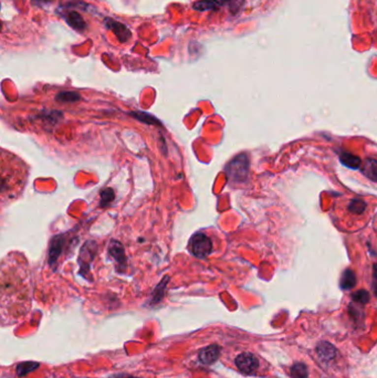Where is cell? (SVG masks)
I'll list each match as a JSON object with an SVG mask.
<instances>
[{
	"instance_id": "11",
	"label": "cell",
	"mask_w": 377,
	"mask_h": 378,
	"mask_svg": "<svg viewBox=\"0 0 377 378\" xmlns=\"http://www.w3.org/2000/svg\"><path fill=\"white\" fill-rule=\"evenodd\" d=\"M57 101L59 102H63V103H68V102H76L79 101L81 96L80 94L76 92H70V91H64V92H60L58 95L56 96Z\"/></svg>"
},
{
	"instance_id": "15",
	"label": "cell",
	"mask_w": 377,
	"mask_h": 378,
	"mask_svg": "<svg viewBox=\"0 0 377 378\" xmlns=\"http://www.w3.org/2000/svg\"><path fill=\"white\" fill-rule=\"evenodd\" d=\"M341 159H342L343 164L351 168H357L358 165H360V158L352 154H347V153H344V154L341 155Z\"/></svg>"
},
{
	"instance_id": "23",
	"label": "cell",
	"mask_w": 377,
	"mask_h": 378,
	"mask_svg": "<svg viewBox=\"0 0 377 378\" xmlns=\"http://www.w3.org/2000/svg\"><path fill=\"white\" fill-rule=\"evenodd\" d=\"M128 378H135V377H128Z\"/></svg>"
},
{
	"instance_id": "10",
	"label": "cell",
	"mask_w": 377,
	"mask_h": 378,
	"mask_svg": "<svg viewBox=\"0 0 377 378\" xmlns=\"http://www.w3.org/2000/svg\"><path fill=\"white\" fill-rule=\"evenodd\" d=\"M69 24L73 27L74 29H84L85 28V22L83 20V18L81 17L78 12H71L70 15L66 18Z\"/></svg>"
},
{
	"instance_id": "21",
	"label": "cell",
	"mask_w": 377,
	"mask_h": 378,
	"mask_svg": "<svg viewBox=\"0 0 377 378\" xmlns=\"http://www.w3.org/2000/svg\"><path fill=\"white\" fill-rule=\"evenodd\" d=\"M375 231H376V233H377V218H376V220H375Z\"/></svg>"
},
{
	"instance_id": "4",
	"label": "cell",
	"mask_w": 377,
	"mask_h": 378,
	"mask_svg": "<svg viewBox=\"0 0 377 378\" xmlns=\"http://www.w3.org/2000/svg\"><path fill=\"white\" fill-rule=\"evenodd\" d=\"M235 364L238 370L245 374H252L259 367V362L257 357L251 353H241L235 359Z\"/></svg>"
},
{
	"instance_id": "1",
	"label": "cell",
	"mask_w": 377,
	"mask_h": 378,
	"mask_svg": "<svg viewBox=\"0 0 377 378\" xmlns=\"http://www.w3.org/2000/svg\"><path fill=\"white\" fill-rule=\"evenodd\" d=\"M336 209L341 214L339 216L341 222L347 224L348 227L363 224L369 219L370 205L363 198L354 197L341 200Z\"/></svg>"
},
{
	"instance_id": "16",
	"label": "cell",
	"mask_w": 377,
	"mask_h": 378,
	"mask_svg": "<svg viewBox=\"0 0 377 378\" xmlns=\"http://www.w3.org/2000/svg\"><path fill=\"white\" fill-rule=\"evenodd\" d=\"M364 170L367 176L377 181V163L374 160H366Z\"/></svg>"
},
{
	"instance_id": "20",
	"label": "cell",
	"mask_w": 377,
	"mask_h": 378,
	"mask_svg": "<svg viewBox=\"0 0 377 378\" xmlns=\"http://www.w3.org/2000/svg\"><path fill=\"white\" fill-rule=\"evenodd\" d=\"M369 299H370L369 293H367V292L364 290H361V291H358V292H356V293L353 294V300H355L360 303H367L369 302Z\"/></svg>"
},
{
	"instance_id": "12",
	"label": "cell",
	"mask_w": 377,
	"mask_h": 378,
	"mask_svg": "<svg viewBox=\"0 0 377 378\" xmlns=\"http://www.w3.org/2000/svg\"><path fill=\"white\" fill-rule=\"evenodd\" d=\"M38 367H39V364L33 363V362L21 363L17 366V374H18V376H24L26 374H28V373L32 372L33 370H35V368H38Z\"/></svg>"
},
{
	"instance_id": "22",
	"label": "cell",
	"mask_w": 377,
	"mask_h": 378,
	"mask_svg": "<svg viewBox=\"0 0 377 378\" xmlns=\"http://www.w3.org/2000/svg\"><path fill=\"white\" fill-rule=\"evenodd\" d=\"M222 1H228V0H222Z\"/></svg>"
},
{
	"instance_id": "19",
	"label": "cell",
	"mask_w": 377,
	"mask_h": 378,
	"mask_svg": "<svg viewBox=\"0 0 377 378\" xmlns=\"http://www.w3.org/2000/svg\"><path fill=\"white\" fill-rule=\"evenodd\" d=\"M215 6H218V2L215 1V0H204V1H199L194 4L197 10H207V9H212Z\"/></svg>"
},
{
	"instance_id": "17",
	"label": "cell",
	"mask_w": 377,
	"mask_h": 378,
	"mask_svg": "<svg viewBox=\"0 0 377 378\" xmlns=\"http://www.w3.org/2000/svg\"><path fill=\"white\" fill-rule=\"evenodd\" d=\"M115 193L112 190L111 188H106L101 193V201H100V206L101 207H105L110 204V202L114 199Z\"/></svg>"
},
{
	"instance_id": "9",
	"label": "cell",
	"mask_w": 377,
	"mask_h": 378,
	"mask_svg": "<svg viewBox=\"0 0 377 378\" xmlns=\"http://www.w3.org/2000/svg\"><path fill=\"white\" fill-rule=\"evenodd\" d=\"M168 280H169L168 277H165L163 279V281L160 282V284L157 285L155 291L153 292V294H152V300H151V303L152 304H157L158 302H160V300H161V298H163V295H164V290H165L166 283H167Z\"/></svg>"
},
{
	"instance_id": "13",
	"label": "cell",
	"mask_w": 377,
	"mask_h": 378,
	"mask_svg": "<svg viewBox=\"0 0 377 378\" xmlns=\"http://www.w3.org/2000/svg\"><path fill=\"white\" fill-rule=\"evenodd\" d=\"M291 375L293 378H307L308 377V368L303 363L294 364L291 368Z\"/></svg>"
},
{
	"instance_id": "7",
	"label": "cell",
	"mask_w": 377,
	"mask_h": 378,
	"mask_svg": "<svg viewBox=\"0 0 377 378\" xmlns=\"http://www.w3.org/2000/svg\"><path fill=\"white\" fill-rule=\"evenodd\" d=\"M220 356V348L218 345H209L199 352V361L203 364L210 365L217 361Z\"/></svg>"
},
{
	"instance_id": "6",
	"label": "cell",
	"mask_w": 377,
	"mask_h": 378,
	"mask_svg": "<svg viewBox=\"0 0 377 378\" xmlns=\"http://www.w3.org/2000/svg\"><path fill=\"white\" fill-rule=\"evenodd\" d=\"M109 254L115 260L118 269L126 268V255L124 248L119 241H112L109 247Z\"/></svg>"
},
{
	"instance_id": "5",
	"label": "cell",
	"mask_w": 377,
	"mask_h": 378,
	"mask_svg": "<svg viewBox=\"0 0 377 378\" xmlns=\"http://www.w3.org/2000/svg\"><path fill=\"white\" fill-rule=\"evenodd\" d=\"M64 245H65L64 235H59L53 238L51 241L50 248H49V264L50 265L56 264L57 261L60 258Z\"/></svg>"
},
{
	"instance_id": "2",
	"label": "cell",
	"mask_w": 377,
	"mask_h": 378,
	"mask_svg": "<svg viewBox=\"0 0 377 378\" xmlns=\"http://www.w3.org/2000/svg\"><path fill=\"white\" fill-rule=\"evenodd\" d=\"M189 248L192 254L197 256V258L203 259L212 253L213 244L208 236H206L203 232H198L191 237L189 241Z\"/></svg>"
},
{
	"instance_id": "14",
	"label": "cell",
	"mask_w": 377,
	"mask_h": 378,
	"mask_svg": "<svg viewBox=\"0 0 377 378\" xmlns=\"http://www.w3.org/2000/svg\"><path fill=\"white\" fill-rule=\"evenodd\" d=\"M355 283H356L355 276H354V273L352 271L347 270V271L343 274L342 281H341V285H342L343 289H351V287L355 285Z\"/></svg>"
},
{
	"instance_id": "18",
	"label": "cell",
	"mask_w": 377,
	"mask_h": 378,
	"mask_svg": "<svg viewBox=\"0 0 377 378\" xmlns=\"http://www.w3.org/2000/svg\"><path fill=\"white\" fill-rule=\"evenodd\" d=\"M133 116H135V118L137 120L142 121V122L144 123H147V124H160L158 121L156 120V118H154V116H152L150 114H146V113H143V112H137V113H132Z\"/></svg>"
},
{
	"instance_id": "3",
	"label": "cell",
	"mask_w": 377,
	"mask_h": 378,
	"mask_svg": "<svg viewBox=\"0 0 377 378\" xmlns=\"http://www.w3.org/2000/svg\"><path fill=\"white\" fill-rule=\"evenodd\" d=\"M96 251V246L93 241L87 242L81 249L80 256H79V264L81 268V274L87 277V272L90 270V264H91L92 260L94 259Z\"/></svg>"
},
{
	"instance_id": "8",
	"label": "cell",
	"mask_w": 377,
	"mask_h": 378,
	"mask_svg": "<svg viewBox=\"0 0 377 378\" xmlns=\"http://www.w3.org/2000/svg\"><path fill=\"white\" fill-rule=\"evenodd\" d=\"M316 353L322 361L329 362L334 359L336 356V348L329 342H321L316 346Z\"/></svg>"
}]
</instances>
